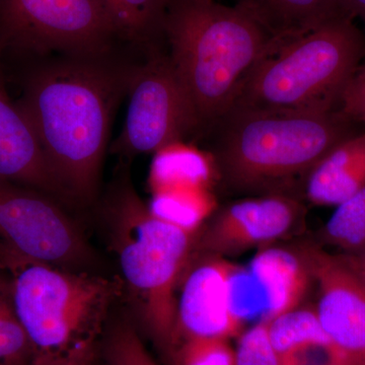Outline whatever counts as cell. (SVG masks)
Returning <instances> with one entry per match:
<instances>
[{
	"mask_svg": "<svg viewBox=\"0 0 365 365\" xmlns=\"http://www.w3.org/2000/svg\"><path fill=\"white\" fill-rule=\"evenodd\" d=\"M135 66L104 57H69L31 78L20 106L69 201L97 195L113 113Z\"/></svg>",
	"mask_w": 365,
	"mask_h": 365,
	"instance_id": "cell-1",
	"label": "cell"
},
{
	"mask_svg": "<svg viewBox=\"0 0 365 365\" xmlns=\"http://www.w3.org/2000/svg\"><path fill=\"white\" fill-rule=\"evenodd\" d=\"M0 269L11 281L34 365H95L113 309L123 299L120 278L33 260L1 242Z\"/></svg>",
	"mask_w": 365,
	"mask_h": 365,
	"instance_id": "cell-2",
	"label": "cell"
},
{
	"mask_svg": "<svg viewBox=\"0 0 365 365\" xmlns=\"http://www.w3.org/2000/svg\"><path fill=\"white\" fill-rule=\"evenodd\" d=\"M106 241L116 257L123 299L137 327L172 356L180 281L193 255L194 237L151 213L122 168L101 207Z\"/></svg>",
	"mask_w": 365,
	"mask_h": 365,
	"instance_id": "cell-3",
	"label": "cell"
},
{
	"mask_svg": "<svg viewBox=\"0 0 365 365\" xmlns=\"http://www.w3.org/2000/svg\"><path fill=\"white\" fill-rule=\"evenodd\" d=\"M163 35L200 128L230 111L242 81L272 39L241 7L215 0H170Z\"/></svg>",
	"mask_w": 365,
	"mask_h": 365,
	"instance_id": "cell-4",
	"label": "cell"
},
{
	"mask_svg": "<svg viewBox=\"0 0 365 365\" xmlns=\"http://www.w3.org/2000/svg\"><path fill=\"white\" fill-rule=\"evenodd\" d=\"M216 170L234 189L277 193L306 178L336 144L352 135L339 111L295 112L232 108L217 122Z\"/></svg>",
	"mask_w": 365,
	"mask_h": 365,
	"instance_id": "cell-5",
	"label": "cell"
},
{
	"mask_svg": "<svg viewBox=\"0 0 365 365\" xmlns=\"http://www.w3.org/2000/svg\"><path fill=\"white\" fill-rule=\"evenodd\" d=\"M364 54V36L349 16H337L299 35L272 38L242 81L232 108L338 109L342 91Z\"/></svg>",
	"mask_w": 365,
	"mask_h": 365,
	"instance_id": "cell-6",
	"label": "cell"
},
{
	"mask_svg": "<svg viewBox=\"0 0 365 365\" xmlns=\"http://www.w3.org/2000/svg\"><path fill=\"white\" fill-rule=\"evenodd\" d=\"M118 37L98 0H0V44L21 51L104 57Z\"/></svg>",
	"mask_w": 365,
	"mask_h": 365,
	"instance_id": "cell-7",
	"label": "cell"
},
{
	"mask_svg": "<svg viewBox=\"0 0 365 365\" xmlns=\"http://www.w3.org/2000/svg\"><path fill=\"white\" fill-rule=\"evenodd\" d=\"M0 242L26 258L57 267L95 271L97 266L85 232L56 199L1 179Z\"/></svg>",
	"mask_w": 365,
	"mask_h": 365,
	"instance_id": "cell-8",
	"label": "cell"
},
{
	"mask_svg": "<svg viewBox=\"0 0 365 365\" xmlns=\"http://www.w3.org/2000/svg\"><path fill=\"white\" fill-rule=\"evenodd\" d=\"M123 131L112 150L126 158L157 153L200 129L193 105L170 57L135 66Z\"/></svg>",
	"mask_w": 365,
	"mask_h": 365,
	"instance_id": "cell-9",
	"label": "cell"
},
{
	"mask_svg": "<svg viewBox=\"0 0 365 365\" xmlns=\"http://www.w3.org/2000/svg\"><path fill=\"white\" fill-rule=\"evenodd\" d=\"M240 273L227 258L192 255L178 288L174 349L193 338L230 340L241 335L242 316L235 302Z\"/></svg>",
	"mask_w": 365,
	"mask_h": 365,
	"instance_id": "cell-10",
	"label": "cell"
},
{
	"mask_svg": "<svg viewBox=\"0 0 365 365\" xmlns=\"http://www.w3.org/2000/svg\"><path fill=\"white\" fill-rule=\"evenodd\" d=\"M306 208L280 193L251 197L216 208L194 237L193 253L228 257L273 246L304 222Z\"/></svg>",
	"mask_w": 365,
	"mask_h": 365,
	"instance_id": "cell-11",
	"label": "cell"
},
{
	"mask_svg": "<svg viewBox=\"0 0 365 365\" xmlns=\"http://www.w3.org/2000/svg\"><path fill=\"white\" fill-rule=\"evenodd\" d=\"M318 289L314 309L329 340L352 365H365V280L349 257L316 245L297 249Z\"/></svg>",
	"mask_w": 365,
	"mask_h": 365,
	"instance_id": "cell-12",
	"label": "cell"
},
{
	"mask_svg": "<svg viewBox=\"0 0 365 365\" xmlns=\"http://www.w3.org/2000/svg\"><path fill=\"white\" fill-rule=\"evenodd\" d=\"M0 179L69 202L53 174L32 125L0 83Z\"/></svg>",
	"mask_w": 365,
	"mask_h": 365,
	"instance_id": "cell-13",
	"label": "cell"
},
{
	"mask_svg": "<svg viewBox=\"0 0 365 365\" xmlns=\"http://www.w3.org/2000/svg\"><path fill=\"white\" fill-rule=\"evenodd\" d=\"M250 274L266 297L263 319H271L302 306L313 276L299 250L267 247L257 251Z\"/></svg>",
	"mask_w": 365,
	"mask_h": 365,
	"instance_id": "cell-14",
	"label": "cell"
},
{
	"mask_svg": "<svg viewBox=\"0 0 365 365\" xmlns=\"http://www.w3.org/2000/svg\"><path fill=\"white\" fill-rule=\"evenodd\" d=\"M365 188V132L343 139L306 177L304 191L317 206H337Z\"/></svg>",
	"mask_w": 365,
	"mask_h": 365,
	"instance_id": "cell-15",
	"label": "cell"
},
{
	"mask_svg": "<svg viewBox=\"0 0 365 365\" xmlns=\"http://www.w3.org/2000/svg\"><path fill=\"white\" fill-rule=\"evenodd\" d=\"M237 6L275 39L299 35L337 16H348L339 0H237Z\"/></svg>",
	"mask_w": 365,
	"mask_h": 365,
	"instance_id": "cell-16",
	"label": "cell"
},
{
	"mask_svg": "<svg viewBox=\"0 0 365 365\" xmlns=\"http://www.w3.org/2000/svg\"><path fill=\"white\" fill-rule=\"evenodd\" d=\"M216 172L212 157L178 143L155 153L148 182L151 193L172 189H210Z\"/></svg>",
	"mask_w": 365,
	"mask_h": 365,
	"instance_id": "cell-17",
	"label": "cell"
},
{
	"mask_svg": "<svg viewBox=\"0 0 365 365\" xmlns=\"http://www.w3.org/2000/svg\"><path fill=\"white\" fill-rule=\"evenodd\" d=\"M121 41L153 43L163 35L170 0H98Z\"/></svg>",
	"mask_w": 365,
	"mask_h": 365,
	"instance_id": "cell-18",
	"label": "cell"
},
{
	"mask_svg": "<svg viewBox=\"0 0 365 365\" xmlns=\"http://www.w3.org/2000/svg\"><path fill=\"white\" fill-rule=\"evenodd\" d=\"M148 207L163 222L195 235L217 205L210 189L185 188L153 193Z\"/></svg>",
	"mask_w": 365,
	"mask_h": 365,
	"instance_id": "cell-19",
	"label": "cell"
},
{
	"mask_svg": "<svg viewBox=\"0 0 365 365\" xmlns=\"http://www.w3.org/2000/svg\"><path fill=\"white\" fill-rule=\"evenodd\" d=\"M265 319L271 343L280 357L309 345L332 344L322 327L314 306L302 304L287 313Z\"/></svg>",
	"mask_w": 365,
	"mask_h": 365,
	"instance_id": "cell-20",
	"label": "cell"
},
{
	"mask_svg": "<svg viewBox=\"0 0 365 365\" xmlns=\"http://www.w3.org/2000/svg\"><path fill=\"white\" fill-rule=\"evenodd\" d=\"M335 207L322 230V240L346 256L364 255L365 188Z\"/></svg>",
	"mask_w": 365,
	"mask_h": 365,
	"instance_id": "cell-21",
	"label": "cell"
},
{
	"mask_svg": "<svg viewBox=\"0 0 365 365\" xmlns=\"http://www.w3.org/2000/svg\"><path fill=\"white\" fill-rule=\"evenodd\" d=\"M98 357L103 365H158L128 314L110 319Z\"/></svg>",
	"mask_w": 365,
	"mask_h": 365,
	"instance_id": "cell-22",
	"label": "cell"
},
{
	"mask_svg": "<svg viewBox=\"0 0 365 365\" xmlns=\"http://www.w3.org/2000/svg\"><path fill=\"white\" fill-rule=\"evenodd\" d=\"M0 365H34L32 346L14 307L11 281L0 269Z\"/></svg>",
	"mask_w": 365,
	"mask_h": 365,
	"instance_id": "cell-23",
	"label": "cell"
},
{
	"mask_svg": "<svg viewBox=\"0 0 365 365\" xmlns=\"http://www.w3.org/2000/svg\"><path fill=\"white\" fill-rule=\"evenodd\" d=\"M170 360L175 365H237L230 340L193 338L178 343Z\"/></svg>",
	"mask_w": 365,
	"mask_h": 365,
	"instance_id": "cell-24",
	"label": "cell"
},
{
	"mask_svg": "<svg viewBox=\"0 0 365 365\" xmlns=\"http://www.w3.org/2000/svg\"><path fill=\"white\" fill-rule=\"evenodd\" d=\"M235 359L237 365H282V359L269 337L265 319L240 335Z\"/></svg>",
	"mask_w": 365,
	"mask_h": 365,
	"instance_id": "cell-25",
	"label": "cell"
},
{
	"mask_svg": "<svg viewBox=\"0 0 365 365\" xmlns=\"http://www.w3.org/2000/svg\"><path fill=\"white\" fill-rule=\"evenodd\" d=\"M338 110L353 123L365 125V60L343 90Z\"/></svg>",
	"mask_w": 365,
	"mask_h": 365,
	"instance_id": "cell-26",
	"label": "cell"
},
{
	"mask_svg": "<svg viewBox=\"0 0 365 365\" xmlns=\"http://www.w3.org/2000/svg\"><path fill=\"white\" fill-rule=\"evenodd\" d=\"M281 359L282 365H352L332 344L307 346Z\"/></svg>",
	"mask_w": 365,
	"mask_h": 365,
	"instance_id": "cell-27",
	"label": "cell"
},
{
	"mask_svg": "<svg viewBox=\"0 0 365 365\" xmlns=\"http://www.w3.org/2000/svg\"><path fill=\"white\" fill-rule=\"evenodd\" d=\"M341 7L351 18H359L365 23V0H339Z\"/></svg>",
	"mask_w": 365,
	"mask_h": 365,
	"instance_id": "cell-28",
	"label": "cell"
},
{
	"mask_svg": "<svg viewBox=\"0 0 365 365\" xmlns=\"http://www.w3.org/2000/svg\"><path fill=\"white\" fill-rule=\"evenodd\" d=\"M347 257H349L350 260H351L352 263L354 264L355 267L357 268V270L359 271L362 277H364L365 280V254L361 255V256Z\"/></svg>",
	"mask_w": 365,
	"mask_h": 365,
	"instance_id": "cell-29",
	"label": "cell"
}]
</instances>
